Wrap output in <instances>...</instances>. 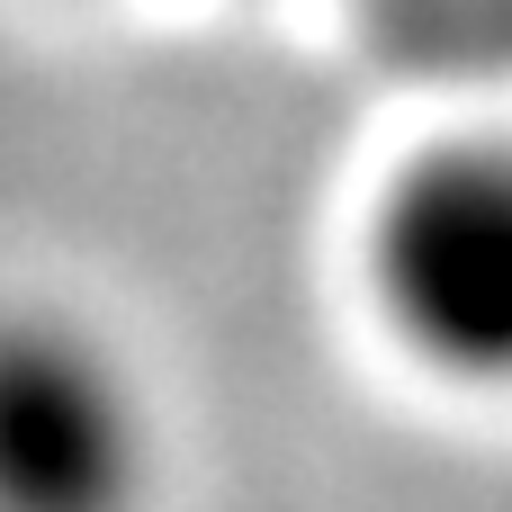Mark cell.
<instances>
[{"label": "cell", "instance_id": "6da1fadb", "mask_svg": "<svg viewBox=\"0 0 512 512\" xmlns=\"http://www.w3.org/2000/svg\"><path fill=\"white\" fill-rule=\"evenodd\" d=\"M360 297L423 378L512 396V126L441 135L378 180Z\"/></svg>", "mask_w": 512, "mask_h": 512}, {"label": "cell", "instance_id": "3957f363", "mask_svg": "<svg viewBox=\"0 0 512 512\" xmlns=\"http://www.w3.org/2000/svg\"><path fill=\"white\" fill-rule=\"evenodd\" d=\"M405 72L432 81H504L512 72V0H324Z\"/></svg>", "mask_w": 512, "mask_h": 512}, {"label": "cell", "instance_id": "7a4b0ae2", "mask_svg": "<svg viewBox=\"0 0 512 512\" xmlns=\"http://www.w3.org/2000/svg\"><path fill=\"white\" fill-rule=\"evenodd\" d=\"M153 405L135 369L54 306H0V512H144Z\"/></svg>", "mask_w": 512, "mask_h": 512}]
</instances>
